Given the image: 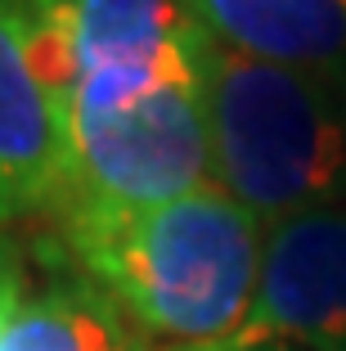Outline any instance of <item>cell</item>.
<instances>
[{
    "label": "cell",
    "instance_id": "1",
    "mask_svg": "<svg viewBox=\"0 0 346 351\" xmlns=\"http://www.w3.org/2000/svg\"><path fill=\"white\" fill-rule=\"evenodd\" d=\"M261 226L221 185H203L144 212L68 217L63 243L135 333L175 351L230 342L247 324L261 284Z\"/></svg>",
    "mask_w": 346,
    "mask_h": 351
},
{
    "label": "cell",
    "instance_id": "2",
    "mask_svg": "<svg viewBox=\"0 0 346 351\" xmlns=\"http://www.w3.org/2000/svg\"><path fill=\"white\" fill-rule=\"evenodd\" d=\"M212 180L265 226L346 198V99L324 77L207 41Z\"/></svg>",
    "mask_w": 346,
    "mask_h": 351
},
{
    "label": "cell",
    "instance_id": "3",
    "mask_svg": "<svg viewBox=\"0 0 346 351\" xmlns=\"http://www.w3.org/2000/svg\"><path fill=\"white\" fill-rule=\"evenodd\" d=\"M212 185V122L203 77L171 82L112 108L68 113V217H112Z\"/></svg>",
    "mask_w": 346,
    "mask_h": 351
},
{
    "label": "cell",
    "instance_id": "4",
    "mask_svg": "<svg viewBox=\"0 0 346 351\" xmlns=\"http://www.w3.org/2000/svg\"><path fill=\"white\" fill-rule=\"evenodd\" d=\"M234 338L346 351V198L265 230L256 302Z\"/></svg>",
    "mask_w": 346,
    "mask_h": 351
},
{
    "label": "cell",
    "instance_id": "5",
    "mask_svg": "<svg viewBox=\"0 0 346 351\" xmlns=\"http://www.w3.org/2000/svg\"><path fill=\"white\" fill-rule=\"evenodd\" d=\"M68 185V108L36 59L27 0H0V221L59 212Z\"/></svg>",
    "mask_w": 346,
    "mask_h": 351
},
{
    "label": "cell",
    "instance_id": "6",
    "mask_svg": "<svg viewBox=\"0 0 346 351\" xmlns=\"http://www.w3.org/2000/svg\"><path fill=\"white\" fill-rule=\"evenodd\" d=\"M216 45L346 86V0H184Z\"/></svg>",
    "mask_w": 346,
    "mask_h": 351
},
{
    "label": "cell",
    "instance_id": "7",
    "mask_svg": "<svg viewBox=\"0 0 346 351\" xmlns=\"http://www.w3.org/2000/svg\"><path fill=\"white\" fill-rule=\"evenodd\" d=\"M0 351H140V342L99 289L63 284L23 298L0 329Z\"/></svg>",
    "mask_w": 346,
    "mask_h": 351
},
{
    "label": "cell",
    "instance_id": "8",
    "mask_svg": "<svg viewBox=\"0 0 346 351\" xmlns=\"http://www.w3.org/2000/svg\"><path fill=\"white\" fill-rule=\"evenodd\" d=\"M23 306V279H18V261L14 252L0 243V329L10 324V315Z\"/></svg>",
    "mask_w": 346,
    "mask_h": 351
},
{
    "label": "cell",
    "instance_id": "9",
    "mask_svg": "<svg viewBox=\"0 0 346 351\" xmlns=\"http://www.w3.org/2000/svg\"><path fill=\"white\" fill-rule=\"evenodd\" d=\"M175 351H301V347H288V342H247V338H230V342H216V347H175Z\"/></svg>",
    "mask_w": 346,
    "mask_h": 351
},
{
    "label": "cell",
    "instance_id": "10",
    "mask_svg": "<svg viewBox=\"0 0 346 351\" xmlns=\"http://www.w3.org/2000/svg\"><path fill=\"white\" fill-rule=\"evenodd\" d=\"M153 351H166V347H153Z\"/></svg>",
    "mask_w": 346,
    "mask_h": 351
}]
</instances>
